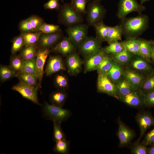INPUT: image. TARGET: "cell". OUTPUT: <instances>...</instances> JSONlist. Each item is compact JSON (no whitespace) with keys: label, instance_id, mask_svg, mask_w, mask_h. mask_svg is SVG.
I'll return each instance as SVG.
<instances>
[{"label":"cell","instance_id":"1","mask_svg":"<svg viewBox=\"0 0 154 154\" xmlns=\"http://www.w3.org/2000/svg\"><path fill=\"white\" fill-rule=\"evenodd\" d=\"M149 17L145 15L125 19L120 24L123 35L126 39L136 38L141 35L148 28Z\"/></svg>","mask_w":154,"mask_h":154},{"label":"cell","instance_id":"2","mask_svg":"<svg viewBox=\"0 0 154 154\" xmlns=\"http://www.w3.org/2000/svg\"><path fill=\"white\" fill-rule=\"evenodd\" d=\"M59 17L61 22L68 27L83 21L82 13L77 11L71 3H65L61 6Z\"/></svg>","mask_w":154,"mask_h":154},{"label":"cell","instance_id":"3","mask_svg":"<svg viewBox=\"0 0 154 154\" xmlns=\"http://www.w3.org/2000/svg\"><path fill=\"white\" fill-rule=\"evenodd\" d=\"M42 113L46 118L61 123L68 119L71 115L70 110L46 102L43 106Z\"/></svg>","mask_w":154,"mask_h":154},{"label":"cell","instance_id":"4","mask_svg":"<svg viewBox=\"0 0 154 154\" xmlns=\"http://www.w3.org/2000/svg\"><path fill=\"white\" fill-rule=\"evenodd\" d=\"M86 21L88 25L94 26L102 21L105 15L106 10L100 1L93 0L89 2L86 10Z\"/></svg>","mask_w":154,"mask_h":154},{"label":"cell","instance_id":"5","mask_svg":"<svg viewBox=\"0 0 154 154\" xmlns=\"http://www.w3.org/2000/svg\"><path fill=\"white\" fill-rule=\"evenodd\" d=\"M88 25L80 23L68 27L66 32L73 44L79 46L88 37Z\"/></svg>","mask_w":154,"mask_h":154},{"label":"cell","instance_id":"6","mask_svg":"<svg viewBox=\"0 0 154 154\" xmlns=\"http://www.w3.org/2000/svg\"><path fill=\"white\" fill-rule=\"evenodd\" d=\"M145 9L143 5L139 3L136 0H119L117 15L119 19L123 20L129 13L133 12L140 13Z\"/></svg>","mask_w":154,"mask_h":154},{"label":"cell","instance_id":"7","mask_svg":"<svg viewBox=\"0 0 154 154\" xmlns=\"http://www.w3.org/2000/svg\"><path fill=\"white\" fill-rule=\"evenodd\" d=\"M150 63L143 57L134 54L126 66L146 77L154 71Z\"/></svg>","mask_w":154,"mask_h":154},{"label":"cell","instance_id":"8","mask_svg":"<svg viewBox=\"0 0 154 154\" xmlns=\"http://www.w3.org/2000/svg\"><path fill=\"white\" fill-rule=\"evenodd\" d=\"M96 37H87L79 46L80 52L88 58L97 53L101 49V43Z\"/></svg>","mask_w":154,"mask_h":154},{"label":"cell","instance_id":"9","mask_svg":"<svg viewBox=\"0 0 154 154\" xmlns=\"http://www.w3.org/2000/svg\"><path fill=\"white\" fill-rule=\"evenodd\" d=\"M38 87L29 85L20 82L13 86L12 90L18 92L23 98L35 104L41 105L37 97Z\"/></svg>","mask_w":154,"mask_h":154},{"label":"cell","instance_id":"10","mask_svg":"<svg viewBox=\"0 0 154 154\" xmlns=\"http://www.w3.org/2000/svg\"><path fill=\"white\" fill-rule=\"evenodd\" d=\"M98 73L97 84L98 91L118 100L115 84L109 79L106 74Z\"/></svg>","mask_w":154,"mask_h":154},{"label":"cell","instance_id":"11","mask_svg":"<svg viewBox=\"0 0 154 154\" xmlns=\"http://www.w3.org/2000/svg\"><path fill=\"white\" fill-rule=\"evenodd\" d=\"M123 76L134 90L141 89L146 77L126 66L124 67Z\"/></svg>","mask_w":154,"mask_h":154},{"label":"cell","instance_id":"12","mask_svg":"<svg viewBox=\"0 0 154 154\" xmlns=\"http://www.w3.org/2000/svg\"><path fill=\"white\" fill-rule=\"evenodd\" d=\"M118 129L117 135L119 140V147H122L128 145L134 137V131L125 125L119 117L117 120Z\"/></svg>","mask_w":154,"mask_h":154},{"label":"cell","instance_id":"13","mask_svg":"<svg viewBox=\"0 0 154 154\" xmlns=\"http://www.w3.org/2000/svg\"><path fill=\"white\" fill-rule=\"evenodd\" d=\"M145 95L140 90H134L119 100L127 105L134 108L145 106Z\"/></svg>","mask_w":154,"mask_h":154},{"label":"cell","instance_id":"14","mask_svg":"<svg viewBox=\"0 0 154 154\" xmlns=\"http://www.w3.org/2000/svg\"><path fill=\"white\" fill-rule=\"evenodd\" d=\"M49 53L47 48H41L37 51L36 58V72L38 82V86H41L43 74V68L46 59Z\"/></svg>","mask_w":154,"mask_h":154},{"label":"cell","instance_id":"15","mask_svg":"<svg viewBox=\"0 0 154 154\" xmlns=\"http://www.w3.org/2000/svg\"><path fill=\"white\" fill-rule=\"evenodd\" d=\"M136 119L140 129V136L137 140L139 141L147 129L154 124V118L149 113L145 112L138 114Z\"/></svg>","mask_w":154,"mask_h":154},{"label":"cell","instance_id":"16","mask_svg":"<svg viewBox=\"0 0 154 154\" xmlns=\"http://www.w3.org/2000/svg\"><path fill=\"white\" fill-rule=\"evenodd\" d=\"M42 33L37 42L41 48H47L52 46L58 42L62 37L59 31L49 33Z\"/></svg>","mask_w":154,"mask_h":154},{"label":"cell","instance_id":"17","mask_svg":"<svg viewBox=\"0 0 154 154\" xmlns=\"http://www.w3.org/2000/svg\"><path fill=\"white\" fill-rule=\"evenodd\" d=\"M61 58L59 56H51L46 66L45 73L47 76H49L61 70H65Z\"/></svg>","mask_w":154,"mask_h":154},{"label":"cell","instance_id":"18","mask_svg":"<svg viewBox=\"0 0 154 154\" xmlns=\"http://www.w3.org/2000/svg\"><path fill=\"white\" fill-rule=\"evenodd\" d=\"M107 54L104 48H101L97 53L88 58L85 63V72L96 70L99 64Z\"/></svg>","mask_w":154,"mask_h":154},{"label":"cell","instance_id":"19","mask_svg":"<svg viewBox=\"0 0 154 154\" xmlns=\"http://www.w3.org/2000/svg\"><path fill=\"white\" fill-rule=\"evenodd\" d=\"M82 62L76 53H71L67 59V64L69 73L72 75L78 73L80 71Z\"/></svg>","mask_w":154,"mask_h":154},{"label":"cell","instance_id":"20","mask_svg":"<svg viewBox=\"0 0 154 154\" xmlns=\"http://www.w3.org/2000/svg\"><path fill=\"white\" fill-rule=\"evenodd\" d=\"M74 48V45L68 37H66L64 38L54 47L53 50L66 55L71 54Z\"/></svg>","mask_w":154,"mask_h":154},{"label":"cell","instance_id":"21","mask_svg":"<svg viewBox=\"0 0 154 154\" xmlns=\"http://www.w3.org/2000/svg\"><path fill=\"white\" fill-rule=\"evenodd\" d=\"M115 84L119 100L134 90L123 76Z\"/></svg>","mask_w":154,"mask_h":154},{"label":"cell","instance_id":"22","mask_svg":"<svg viewBox=\"0 0 154 154\" xmlns=\"http://www.w3.org/2000/svg\"><path fill=\"white\" fill-rule=\"evenodd\" d=\"M124 67L113 60L112 66L106 74L115 84L123 76Z\"/></svg>","mask_w":154,"mask_h":154},{"label":"cell","instance_id":"23","mask_svg":"<svg viewBox=\"0 0 154 154\" xmlns=\"http://www.w3.org/2000/svg\"><path fill=\"white\" fill-rule=\"evenodd\" d=\"M134 55L125 48L119 53L110 54L113 60L124 66L128 65Z\"/></svg>","mask_w":154,"mask_h":154},{"label":"cell","instance_id":"24","mask_svg":"<svg viewBox=\"0 0 154 154\" xmlns=\"http://www.w3.org/2000/svg\"><path fill=\"white\" fill-rule=\"evenodd\" d=\"M96 38L101 42L107 41L108 35L111 27L105 25L103 20L96 24L94 26Z\"/></svg>","mask_w":154,"mask_h":154},{"label":"cell","instance_id":"25","mask_svg":"<svg viewBox=\"0 0 154 154\" xmlns=\"http://www.w3.org/2000/svg\"><path fill=\"white\" fill-rule=\"evenodd\" d=\"M121 42L127 50L134 55L143 56L140 51L137 38H127Z\"/></svg>","mask_w":154,"mask_h":154},{"label":"cell","instance_id":"26","mask_svg":"<svg viewBox=\"0 0 154 154\" xmlns=\"http://www.w3.org/2000/svg\"><path fill=\"white\" fill-rule=\"evenodd\" d=\"M15 76L17 77L21 82L29 85L39 87L38 80L35 75L21 71L17 73Z\"/></svg>","mask_w":154,"mask_h":154},{"label":"cell","instance_id":"27","mask_svg":"<svg viewBox=\"0 0 154 154\" xmlns=\"http://www.w3.org/2000/svg\"><path fill=\"white\" fill-rule=\"evenodd\" d=\"M122 31L121 25L111 27L108 33L107 42L109 44L121 40Z\"/></svg>","mask_w":154,"mask_h":154},{"label":"cell","instance_id":"28","mask_svg":"<svg viewBox=\"0 0 154 154\" xmlns=\"http://www.w3.org/2000/svg\"><path fill=\"white\" fill-rule=\"evenodd\" d=\"M137 40L142 56L151 63V51L149 40L143 38H137Z\"/></svg>","mask_w":154,"mask_h":154},{"label":"cell","instance_id":"29","mask_svg":"<svg viewBox=\"0 0 154 154\" xmlns=\"http://www.w3.org/2000/svg\"><path fill=\"white\" fill-rule=\"evenodd\" d=\"M140 90L145 96L154 91V71L146 77Z\"/></svg>","mask_w":154,"mask_h":154},{"label":"cell","instance_id":"30","mask_svg":"<svg viewBox=\"0 0 154 154\" xmlns=\"http://www.w3.org/2000/svg\"><path fill=\"white\" fill-rule=\"evenodd\" d=\"M113 60L109 54H107L98 66L96 69L98 73L106 74L111 68Z\"/></svg>","mask_w":154,"mask_h":154},{"label":"cell","instance_id":"31","mask_svg":"<svg viewBox=\"0 0 154 154\" xmlns=\"http://www.w3.org/2000/svg\"><path fill=\"white\" fill-rule=\"evenodd\" d=\"M42 33L41 31H38L35 33L29 32L22 34L25 46L35 44L38 41Z\"/></svg>","mask_w":154,"mask_h":154},{"label":"cell","instance_id":"32","mask_svg":"<svg viewBox=\"0 0 154 154\" xmlns=\"http://www.w3.org/2000/svg\"><path fill=\"white\" fill-rule=\"evenodd\" d=\"M35 44L25 46L21 52L20 56L24 59H35L37 52Z\"/></svg>","mask_w":154,"mask_h":154},{"label":"cell","instance_id":"33","mask_svg":"<svg viewBox=\"0 0 154 154\" xmlns=\"http://www.w3.org/2000/svg\"><path fill=\"white\" fill-rule=\"evenodd\" d=\"M66 98L65 93L62 91H57L50 96V100L52 104L62 107Z\"/></svg>","mask_w":154,"mask_h":154},{"label":"cell","instance_id":"34","mask_svg":"<svg viewBox=\"0 0 154 154\" xmlns=\"http://www.w3.org/2000/svg\"><path fill=\"white\" fill-rule=\"evenodd\" d=\"M125 48L121 42H115L109 44V45L104 48L108 54H115L123 51Z\"/></svg>","mask_w":154,"mask_h":154},{"label":"cell","instance_id":"35","mask_svg":"<svg viewBox=\"0 0 154 154\" xmlns=\"http://www.w3.org/2000/svg\"><path fill=\"white\" fill-rule=\"evenodd\" d=\"M69 141L66 139L56 142L54 147V151L56 153L61 154H66L69 153Z\"/></svg>","mask_w":154,"mask_h":154},{"label":"cell","instance_id":"36","mask_svg":"<svg viewBox=\"0 0 154 154\" xmlns=\"http://www.w3.org/2000/svg\"><path fill=\"white\" fill-rule=\"evenodd\" d=\"M23 59L20 56H14L11 60L10 67L17 74L22 71Z\"/></svg>","mask_w":154,"mask_h":154},{"label":"cell","instance_id":"37","mask_svg":"<svg viewBox=\"0 0 154 154\" xmlns=\"http://www.w3.org/2000/svg\"><path fill=\"white\" fill-rule=\"evenodd\" d=\"M16 73L10 67L1 66L0 68L1 80L2 82L6 81L11 78L15 76Z\"/></svg>","mask_w":154,"mask_h":154},{"label":"cell","instance_id":"38","mask_svg":"<svg viewBox=\"0 0 154 154\" xmlns=\"http://www.w3.org/2000/svg\"><path fill=\"white\" fill-rule=\"evenodd\" d=\"M35 59L31 60L23 59V67L21 71L35 75Z\"/></svg>","mask_w":154,"mask_h":154},{"label":"cell","instance_id":"39","mask_svg":"<svg viewBox=\"0 0 154 154\" xmlns=\"http://www.w3.org/2000/svg\"><path fill=\"white\" fill-rule=\"evenodd\" d=\"M53 123L54 140L56 142L66 139L65 135L61 128V123L55 121H53Z\"/></svg>","mask_w":154,"mask_h":154},{"label":"cell","instance_id":"40","mask_svg":"<svg viewBox=\"0 0 154 154\" xmlns=\"http://www.w3.org/2000/svg\"><path fill=\"white\" fill-rule=\"evenodd\" d=\"M25 45V42L23 37L21 35L15 37L13 40L11 52L14 54L19 50Z\"/></svg>","mask_w":154,"mask_h":154},{"label":"cell","instance_id":"41","mask_svg":"<svg viewBox=\"0 0 154 154\" xmlns=\"http://www.w3.org/2000/svg\"><path fill=\"white\" fill-rule=\"evenodd\" d=\"M89 0H72L71 3L74 8L79 12L86 13V6Z\"/></svg>","mask_w":154,"mask_h":154},{"label":"cell","instance_id":"42","mask_svg":"<svg viewBox=\"0 0 154 154\" xmlns=\"http://www.w3.org/2000/svg\"><path fill=\"white\" fill-rule=\"evenodd\" d=\"M60 27L58 25L43 23L40 27L39 31L45 33H49L59 31Z\"/></svg>","mask_w":154,"mask_h":154},{"label":"cell","instance_id":"43","mask_svg":"<svg viewBox=\"0 0 154 154\" xmlns=\"http://www.w3.org/2000/svg\"><path fill=\"white\" fill-rule=\"evenodd\" d=\"M31 23L33 31H38L43 24L42 19L36 15H32L29 18Z\"/></svg>","mask_w":154,"mask_h":154},{"label":"cell","instance_id":"44","mask_svg":"<svg viewBox=\"0 0 154 154\" xmlns=\"http://www.w3.org/2000/svg\"><path fill=\"white\" fill-rule=\"evenodd\" d=\"M131 153L133 154H147V148L146 146L139 143V142L137 141L131 150Z\"/></svg>","mask_w":154,"mask_h":154},{"label":"cell","instance_id":"45","mask_svg":"<svg viewBox=\"0 0 154 154\" xmlns=\"http://www.w3.org/2000/svg\"><path fill=\"white\" fill-rule=\"evenodd\" d=\"M19 28L20 30L23 33L33 31L31 23L29 18L21 22L19 24Z\"/></svg>","mask_w":154,"mask_h":154},{"label":"cell","instance_id":"46","mask_svg":"<svg viewBox=\"0 0 154 154\" xmlns=\"http://www.w3.org/2000/svg\"><path fill=\"white\" fill-rule=\"evenodd\" d=\"M141 144L146 146L154 145V128L146 135Z\"/></svg>","mask_w":154,"mask_h":154},{"label":"cell","instance_id":"47","mask_svg":"<svg viewBox=\"0 0 154 154\" xmlns=\"http://www.w3.org/2000/svg\"><path fill=\"white\" fill-rule=\"evenodd\" d=\"M59 0H49L44 4V7L46 9L51 10L58 9L60 7Z\"/></svg>","mask_w":154,"mask_h":154},{"label":"cell","instance_id":"48","mask_svg":"<svg viewBox=\"0 0 154 154\" xmlns=\"http://www.w3.org/2000/svg\"><path fill=\"white\" fill-rule=\"evenodd\" d=\"M145 104L148 107H154V91L145 96Z\"/></svg>","mask_w":154,"mask_h":154},{"label":"cell","instance_id":"49","mask_svg":"<svg viewBox=\"0 0 154 154\" xmlns=\"http://www.w3.org/2000/svg\"><path fill=\"white\" fill-rule=\"evenodd\" d=\"M57 85L59 87L64 88L68 85V81L66 77L61 75H58L56 78Z\"/></svg>","mask_w":154,"mask_h":154},{"label":"cell","instance_id":"50","mask_svg":"<svg viewBox=\"0 0 154 154\" xmlns=\"http://www.w3.org/2000/svg\"><path fill=\"white\" fill-rule=\"evenodd\" d=\"M151 48V59L154 63V41L152 40H149Z\"/></svg>","mask_w":154,"mask_h":154},{"label":"cell","instance_id":"51","mask_svg":"<svg viewBox=\"0 0 154 154\" xmlns=\"http://www.w3.org/2000/svg\"><path fill=\"white\" fill-rule=\"evenodd\" d=\"M147 154H154V145L150 147L147 148Z\"/></svg>","mask_w":154,"mask_h":154},{"label":"cell","instance_id":"52","mask_svg":"<svg viewBox=\"0 0 154 154\" xmlns=\"http://www.w3.org/2000/svg\"><path fill=\"white\" fill-rule=\"evenodd\" d=\"M149 0H140V4L141 5H143V4L145 2Z\"/></svg>","mask_w":154,"mask_h":154},{"label":"cell","instance_id":"53","mask_svg":"<svg viewBox=\"0 0 154 154\" xmlns=\"http://www.w3.org/2000/svg\"><path fill=\"white\" fill-rule=\"evenodd\" d=\"M98 0V1H101L102 0Z\"/></svg>","mask_w":154,"mask_h":154},{"label":"cell","instance_id":"54","mask_svg":"<svg viewBox=\"0 0 154 154\" xmlns=\"http://www.w3.org/2000/svg\"><path fill=\"white\" fill-rule=\"evenodd\" d=\"M61 1L62 2H63V0H61Z\"/></svg>","mask_w":154,"mask_h":154},{"label":"cell","instance_id":"55","mask_svg":"<svg viewBox=\"0 0 154 154\" xmlns=\"http://www.w3.org/2000/svg\"></svg>","mask_w":154,"mask_h":154}]
</instances>
